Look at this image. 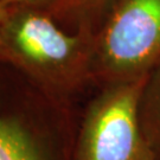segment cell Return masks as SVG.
<instances>
[{
    "label": "cell",
    "instance_id": "cell-1",
    "mask_svg": "<svg viewBox=\"0 0 160 160\" xmlns=\"http://www.w3.org/2000/svg\"><path fill=\"white\" fill-rule=\"evenodd\" d=\"M95 29L78 25L75 33L62 30L51 13L8 6L0 26L2 61L23 70L55 97H69L94 81Z\"/></svg>",
    "mask_w": 160,
    "mask_h": 160
},
{
    "label": "cell",
    "instance_id": "cell-2",
    "mask_svg": "<svg viewBox=\"0 0 160 160\" xmlns=\"http://www.w3.org/2000/svg\"><path fill=\"white\" fill-rule=\"evenodd\" d=\"M159 61L160 0H115L95 30L94 81H139Z\"/></svg>",
    "mask_w": 160,
    "mask_h": 160
},
{
    "label": "cell",
    "instance_id": "cell-3",
    "mask_svg": "<svg viewBox=\"0 0 160 160\" xmlns=\"http://www.w3.org/2000/svg\"><path fill=\"white\" fill-rule=\"evenodd\" d=\"M143 78L103 84L86 110L71 160H155L138 115Z\"/></svg>",
    "mask_w": 160,
    "mask_h": 160
},
{
    "label": "cell",
    "instance_id": "cell-4",
    "mask_svg": "<svg viewBox=\"0 0 160 160\" xmlns=\"http://www.w3.org/2000/svg\"><path fill=\"white\" fill-rule=\"evenodd\" d=\"M143 137L155 160H160V61L145 76L138 100Z\"/></svg>",
    "mask_w": 160,
    "mask_h": 160
},
{
    "label": "cell",
    "instance_id": "cell-5",
    "mask_svg": "<svg viewBox=\"0 0 160 160\" xmlns=\"http://www.w3.org/2000/svg\"><path fill=\"white\" fill-rule=\"evenodd\" d=\"M0 160H50V157L19 121L0 115Z\"/></svg>",
    "mask_w": 160,
    "mask_h": 160
},
{
    "label": "cell",
    "instance_id": "cell-6",
    "mask_svg": "<svg viewBox=\"0 0 160 160\" xmlns=\"http://www.w3.org/2000/svg\"><path fill=\"white\" fill-rule=\"evenodd\" d=\"M115 0H68L64 14L75 16L78 25L87 24L94 28L96 18L104 17Z\"/></svg>",
    "mask_w": 160,
    "mask_h": 160
},
{
    "label": "cell",
    "instance_id": "cell-7",
    "mask_svg": "<svg viewBox=\"0 0 160 160\" xmlns=\"http://www.w3.org/2000/svg\"><path fill=\"white\" fill-rule=\"evenodd\" d=\"M6 6H24L51 13L53 17L63 16L68 0H0Z\"/></svg>",
    "mask_w": 160,
    "mask_h": 160
},
{
    "label": "cell",
    "instance_id": "cell-8",
    "mask_svg": "<svg viewBox=\"0 0 160 160\" xmlns=\"http://www.w3.org/2000/svg\"><path fill=\"white\" fill-rule=\"evenodd\" d=\"M7 13H8V6L4 5V4L0 1V26H1V24L4 23L5 18L7 17ZM0 61H2V46H1V40H0Z\"/></svg>",
    "mask_w": 160,
    "mask_h": 160
}]
</instances>
